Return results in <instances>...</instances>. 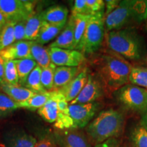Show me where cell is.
Masks as SVG:
<instances>
[{"instance_id": "1", "label": "cell", "mask_w": 147, "mask_h": 147, "mask_svg": "<svg viewBox=\"0 0 147 147\" xmlns=\"http://www.w3.org/2000/svg\"><path fill=\"white\" fill-rule=\"evenodd\" d=\"M110 51L129 61H139L146 57L147 46L144 38L136 29L125 28L112 31L106 35Z\"/></svg>"}, {"instance_id": "2", "label": "cell", "mask_w": 147, "mask_h": 147, "mask_svg": "<svg viewBox=\"0 0 147 147\" xmlns=\"http://www.w3.org/2000/svg\"><path fill=\"white\" fill-rule=\"evenodd\" d=\"M132 67L128 61L113 51L102 55L99 60L98 76L106 92L114 93L129 83Z\"/></svg>"}, {"instance_id": "3", "label": "cell", "mask_w": 147, "mask_h": 147, "mask_svg": "<svg viewBox=\"0 0 147 147\" xmlns=\"http://www.w3.org/2000/svg\"><path fill=\"white\" fill-rule=\"evenodd\" d=\"M124 124L123 115L119 110L109 108L101 111L87 125L85 131L92 142L97 145L119 136Z\"/></svg>"}, {"instance_id": "4", "label": "cell", "mask_w": 147, "mask_h": 147, "mask_svg": "<svg viewBox=\"0 0 147 147\" xmlns=\"http://www.w3.org/2000/svg\"><path fill=\"white\" fill-rule=\"evenodd\" d=\"M104 14L97 13L91 16L83 36L75 50L86 56L93 54L101 49L106 37Z\"/></svg>"}, {"instance_id": "5", "label": "cell", "mask_w": 147, "mask_h": 147, "mask_svg": "<svg viewBox=\"0 0 147 147\" xmlns=\"http://www.w3.org/2000/svg\"><path fill=\"white\" fill-rule=\"evenodd\" d=\"M113 95L127 110L143 115L147 111V89L129 83L115 91Z\"/></svg>"}, {"instance_id": "6", "label": "cell", "mask_w": 147, "mask_h": 147, "mask_svg": "<svg viewBox=\"0 0 147 147\" xmlns=\"http://www.w3.org/2000/svg\"><path fill=\"white\" fill-rule=\"evenodd\" d=\"M138 23L132 8L131 0H123L117 8L104 18L106 32L125 29L131 23Z\"/></svg>"}, {"instance_id": "7", "label": "cell", "mask_w": 147, "mask_h": 147, "mask_svg": "<svg viewBox=\"0 0 147 147\" xmlns=\"http://www.w3.org/2000/svg\"><path fill=\"white\" fill-rule=\"evenodd\" d=\"M36 1L23 0H0V11L7 21L14 23L27 20L35 13Z\"/></svg>"}, {"instance_id": "8", "label": "cell", "mask_w": 147, "mask_h": 147, "mask_svg": "<svg viewBox=\"0 0 147 147\" xmlns=\"http://www.w3.org/2000/svg\"><path fill=\"white\" fill-rule=\"evenodd\" d=\"M102 107L100 102L69 104V115L73 121L74 129L86 127Z\"/></svg>"}, {"instance_id": "9", "label": "cell", "mask_w": 147, "mask_h": 147, "mask_svg": "<svg viewBox=\"0 0 147 147\" xmlns=\"http://www.w3.org/2000/svg\"><path fill=\"white\" fill-rule=\"evenodd\" d=\"M106 92L105 87L98 75L89 74L88 80L79 95L69 104H86L97 102L104 96Z\"/></svg>"}, {"instance_id": "10", "label": "cell", "mask_w": 147, "mask_h": 147, "mask_svg": "<svg viewBox=\"0 0 147 147\" xmlns=\"http://www.w3.org/2000/svg\"><path fill=\"white\" fill-rule=\"evenodd\" d=\"M49 53L51 63L57 67H80L86 60L85 55L77 50L49 48Z\"/></svg>"}, {"instance_id": "11", "label": "cell", "mask_w": 147, "mask_h": 147, "mask_svg": "<svg viewBox=\"0 0 147 147\" xmlns=\"http://www.w3.org/2000/svg\"><path fill=\"white\" fill-rule=\"evenodd\" d=\"M53 135L58 147H91L87 137L79 129H57Z\"/></svg>"}, {"instance_id": "12", "label": "cell", "mask_w": 147, "mask_h": 147, "mask_svg": "<svg viewBox=\"0 0 147 147\" xmlns=\"http://www.w3.org/2000/svg\"><path fill=\"white\" fill-rule=\"evenodd\" d=\"M33 41L23 40L14 43L0 51V55L6 61H14L24 59H32L31 45Z\"/></svg>"}, {"instance_id": "13", "label": "cell", "mask_w": 147, "mask_h": 147, "mask_svg": "<svg viewBox=\"0 0 147 147\" xmlns=\"http://www.w3.org/2000/svg\"><path fill=\"white\" fill-rule=\"evenodd\" d=\"M89 74L88 69H84L80 71L69 83L57 90H58L65 96L67 102H72L81 92L84 85L87 83Z\"/></svg>"}, {"instance_id": "14", "label": "cell", "mask_w": 147, "mask_h": 147, "mask_svg": "<svg viewBox=\"0 0 147 147\" xmlns=\"http://www.w3.org/2000/svg\"><path fill=\"white\" fill-rule=\"evenodd\" d=\"M37 139L22 129H16L5 134L2 147H34Z\"/></svg>"}, {"instance_id": "15", "label": "cell", "mask_w": 147, "mask_h": 147, "mask_svg": "<svg viewBox=\"0 0 147 147\" xmlns=\"http://www.w3.org/2000/svg\"><path fill=\"white\" fill-rule=\"evenodd\" d=\"M74 20L72 15L69 16L63 30L57 37L54 42L51 43L49 48H59L74 50Z\"/></svg>"}, {"instance_id": "16", "label": "cell", "mask_w": 147, "mask_h": 147, "mask_svg": "<svg viewBox=\"0 0 147 147\" xmlns=\"http://www.w3.org/2000/svg\"><path fill=\"white\" fill-rule=\"evenodd\" d=\"M44 21L54 25H61L67 21L69 10L62 5H55L41 12Z\"/></svg>"}, {"instance_id": "17", "label": "cell", "mask_w": 147, "mask_h": 147, "mask_svg": "<svg viewBox=\"0 0 147 147\" xmlns=\"http://www.w3.org/2000/svg\"><path fill=\"white\" fill-rule=\"evenodd\" d=\"M0 89L16 103L24 102L34 96L36 93L20 85H10L5 82L0 84Z\"/></svg>"}, {"instance_id": "18", "label": "cell", "mask_w": 147, "mask_h": 147, "mask_svg": "<svg viewBox=\"0 0 147 147\" xmlns=\"http://www.w3.org/2000/svg\"><path fill=\"white\" fill-rule=\"evenodd\" d=\"M81 71L80 67H57L54 74V90L69 83Z\"/></svg>"}, {"instance_id": "19", "label": "cell", "mask_w": 147, "mask_h": 147, "mask_svg": "<svg viewBox=\"0 0 147 147\" xmlns=\"http://www.w3.org/2000/svg\"><path fill=\"white\" fill-rule=\"evenodd\" d=\"M65 24L66 23L54 25V24H51L44 21L40 28L38 38L34 42L42 45L49 43L59 36L61 32L63 30Z\"/></svg>"}, {"instance_id": "20", "label": "cell", "mask_w": 147, "mask_h": 147, "mask_svg": "<svg viewBox=\"0 0 147 147\" xmlns=\"http://www.w3.org/2000/svg\"><path fill=\"white\" fill-rule=\"evenodd\" d=\"M128 139L130 147H147V127L143 121L130 129Z\"/></svg>"}, {"instance_id": "21", "label": "cell", "mask_w": 147, "mask_h": 147, "mask_svg": "<svg viewBox=\"0 0 147 147\" xmlns=\"http://www.w3.org/2000/svg\"><path fill=\"white\" fill-rule=\"evenodd\" d=\"M51 92V97L45 105L38 110V113L45 121L50 123H53L57 119L59 112L54 90Z\"/></svg>"}, {"instance_id": "22", "label": "cell", "mask_w": 147, "mask_h": 147, "mask_svg": "<svg viewBox=\"0 0 147 147\" xmlns=\"http://www.w3.org/2000/svg\"><path fill=\"white\" fill-rule=\"evenodd\" d=\"M43 22L41 12L33 14L27 20L25 40L27 41H36Z\"/></svg>"}, {"instance_id": "23", "label": "cell", "mask_w": 147, "mask_h": 147, "mask_svg": "<svg viewBox=\"0 0 147 147\" xmlns=\"http://www.w3.org/2000/svg\"><path fill=\"white\" fill-rule=\"evenodd\" d=\"M31 55L32 59H34L41 68L47 67L51 63L49 48L45 47L43 45L34 41L31 45Z\"/></svg>"}, {"instance_id": "24", "label": "cell", "mask_w": 147, "mask_h": 147, "mask_svg": "<svg viewBox=\"0 0 147 147\" xmlns=\"http://www.w3.org/2000/svg\"><path fill=\"white\" fill-rule=\"evenodd\" d=\"M14 61L17 69L18 83L20 86L23 87L29 74L38 65V63L34 59H29L14 60Z\"/></svg>"}, {"instance_id": "25", "label": "cell", "mask_w": 147, "mask_h": 147, "mask_svg": "<svg viewBox=\"0 0 147 147\" xmlns=\"http://www.w3.org/2000/svg\"><path fill=\"white\" fill-rule=\"evenodd\" d=\"M51 92L47 91L45 93H36L34 96L24 102L18 103V108H25L29 110H39L47 103L51 97Z\"/></svg>"}, {"instance_id": "26", "label": "cell", "mask_w": 147, "mask_h": 147, "mask_svg": "<svg viewBox=\"0 0 147 147\" xmlns=\"http://www.w3.org/2000/svg\"><path fill=\"white\" fill-rule=\"evenodd\" d=\"M41 67L38 65H37L32 72L29 74L23 87L35 92L36 93L47 92L45 88L42 87L41 83Z\"/></svg>"}, {"instance_id": "27", "label": "cell", "mask_w": 147, "mask_h": 147, "mask_svg": "<svg viewBox=\"0 0 147 147\" xmlns=\"http://www.w3.org/2000/svg\"><path fill=\"white\" fill-rule=\"evenodd\" d=\"M74 20V50L80 43L88 22L91 15H72Z\"/></svg>"}, {"instance_id": "28", "label": "cell", "mask_w": 147, "mask_h": 147, "mask_svg": "<svg viewBox=\"0 0 147 147\" xmlns=\"http://www.w3.org/2000/svg\"><path fill=\"white\" fill-rule=\"evenodd\" d=\"M129 80V83L147 89V67L133 66Z\"/></svg>"}, {"instance_id": "29", "label": "cell", "mask_w": 147, "mask_h": 147, "mask_svg": "<svg viewBox=\"0 0 147 147\" xmlns=\"http://www.w3.org/2000/svg\"><path fill=\"white\" fill-rule=\"evenodd\" d=\"M14 23L8 21L0 30V51L14 43Z\"/></svg>"}, {"instance_id": "30", "label": "cell", "mask_w": 147, "mask_h": 147, "mask_svg": "<svg viewBox=\"0 0 147 147\" xmlns=\"http://www.w3.org/2000/svg\"><path fill=\"white\" fill-rule=\"evenodd\" d=\"M18 103L3 92H0V119L5 118L18 109Z\"/></svg>"}, {"instance_id": "31", "label": "cell", "mask_w": 147, "mask_h": 147, "mask_svg": "<svg viewBox=\"0 0 147 147\" xmlns=\"http://www.w3.org/2000/svg\"><path fill=\"white\" fill-rule=\"evenodd\" d=\"M57 66L51 63L46 67L42 68L41 83L47 91L54 90V74Z\"/></svg>"}, {"instance_id": "32", "label": "cell", "mask_w": 147, "mask_h": 147, "mask_svg": "<svg viewBox=\"0 0 147 147\" xmlns=\"http://www.w3.org/2000/svg\"><path fill=\"white\" fill-rule=\"evenodd\" d=\"M4 82L10 85H19L17 69L14 61H6L5 62Z\"/></svg>"}, {"instance_id": "33", "label": "cell", "mask_w": 147, "mask_h": 147, "mask_svg": "<svg viewBox=\"0 0 147 147\" xmlns=\"http://www.w3.org/2000/svg\"><path fill=\"white\" fill-rule=\"evenodd\" d=\"M34 147H58L55 142L53 133L47 131L37 140Z\"/></svg>"}, {"instance_id": "34", "label": "cell", "mask_w": 147, "mask_h": 147, "mask_svg": "<svg viewBox=\"0 0 147 147\" xmlns=\"http://www.w3.org/2000/svg\"><path fill=\"white\" fill-rule=\"evenodd\" d=\"M86 4L91 15L97 13H104L105 1L103 0H86Z\"/></svg>"}, {"instance_id": "35", "label": "cell", "mask_w": 147, "mask_h": 147, "mask_svg": "<svg viewBox=\"0 0 147 147\" xmlns=\"http://www.w3.org/2000/svg\"><path fill=\"white\" fill-rule=\"evenodd\" d=\"M71 15H91L86 4V0L74 1L71 8Z\"/></svg>"}, {"instance_id": "36", "label": "cell", "mask_w": 147, "mask_h": 147, "mask_svg": "<svg viewBox=\"0 0 147 147\" xmlns=\"http://www.w3.org/2000/svg\"><path fill=\"white\" fill-rule=\"evenodd\" d=\"M27 20L18 21L14 23V41L15 42L25 40V25Z\"/></svg>"}, {"instance_id": "37", "label": "cell", "mask_w": 147, "mask_h": 147, "mask_svg": "<svg viewBox=\"0 0 147 147\" xmlns=\"http://www.w3.org/2000/svg\"><path fill=\"white\" fill-rule=\"evenodd\" d=\"M120 3L119 0H107L105 1V10H104V17L105 18L106 16L111 13L113 11L115 10L118 7Z\"/></svg>"}, {"instance_id": "38", "label": "cell", "mask_w": 147, "mask_h": 147, "mask_svg": "<svg viewBox=\"0 0 147 147\" xmlns=\"http://www.w3.org/2000/svg\"><path fill=\"white\" fill-rule=\"evenodd\" d=\"M94 147H123L116 138L110 139L105 142L95 145Z\"/></svg>"}, {"instance_id": "39", "label": "cell", "mask_w": 147, "mask_h": 147, "mask_svg": "<svg viewBox=\"0 0 147 147\" xmlns=\"http://www.w3.org/2000/svg\"><path fill=\"white\" fill-rule=\"evenodd\" d=\"M6 60L0 55V84L4 82V69Z\"/></svg>"}, {"instance_id": "40", "label": "cell", "mask_w": 147, "mask_h": 147, "mask_svg": "<svg viewBox=\"0 0 147 147\" xmlns=\"http://www.w3.org/2000/svg\"><path fill=\"white\" fill-rule=\"evenodd\" d=\"M7 22L8 21H7L6 18H5V16H3L2 12L0 11V30L4 27V25L6 24Z\"/></svg>"}, {"instance_id": "41", "label": "cell", "mask_w": 147, "mask_h": 147, "mask_svg": "<svg viewBox=\"0 0 147 147\" xmlns=\"http://www.w3.org/2000/svg\"><path fill=\"white\" fill-rule=\"evenodd\" d=\"M142 121L144 122V123L146 125V127H147V111L144 114V117H143V121Z\"/></svg>"}]
</instances>
